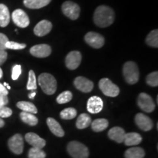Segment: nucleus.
<instances>
[{
  "label": "nucleus",
  "instance_id": "obj_8",
  "mask_svg": "<svg viewBox=\"0 0 158 158\" xmlns=\"http://www.w3.org/2000/svg\"><path fill=\"white\" fill-rule=\"evenodd\" d=\"M84 40L89 45L94 48H100L103 46L105 39L101 35L94 31H90L85 35Z\"/></svg>",
  "mask_w": 158,
  "mask_h": 158
},
{
  "label": "nucleus",
  "instance_id": "obj_37",
  "mask_svg": "<svg viewBox=\"0 0 158 158\" xmlns=\"http://www.w3.org/2000/svg\"><path fill=\"white\" fill-rule=\"evenodd\" d=\"M8 41V37L3 33H0V49H2V50L7 49L6 48V43Z\"/></svg>",
  "mask_w": 158,
  "mask_h": 158
},
{
  "label": "nucleus",
  "instance_id": "obj_24",
  "mask_svg": "<svg viewBox=\"0 0 158 158\" xmlns=\"http://www.w3.org/2000/svg\"><path fill=\"white\" fill-rule=\"evenodd\" d=\"M92 123V119L91 117L86 114H81L77 118L76 121V127L78 129H85L88 127Z\"/></svg>",
  "mask_w": 158,
  "mask_h": 158
},
{
  "label": "nucleus",
  "instance_id": "obj_28",
  "mask_svg": "<svg viewBox=\"0 0 158 158\" xmlns=\"http://www.w3.org/2000/svg\"><path fill=\"white\" fill-rule=\"evenodd\" d=\"M146 42L147 45L149 46L153 47V48H157L158 47V30L152 31L149 35H147Z\"/></svg>",
  "mask_w": 158,
  "mask_h": 158
},
{
  "label": "nucleus",
  "instance_id": "obj_2",
  "mask_svg": "<svg viewBox=\"0 0 158 158\" xmlns=\"http://www.w3.org/2000/svg\"><path fill=\"white\" fill-rule=\"evenodd\" d=\"M38 84L43 92L48 95L54 94L56 90L57 83L52 75L49 73H42L38 77Z\"/></svg>",
  "mask_w": 158,
  "mask_h": 158
},
{
  "label": "nucleus",
  "instance_id": "obj_44",
  "mask_svg": "<svg viewBox=\"0 0 158 158\" xmlns=\"http://www.w3.org/2000/svg\"><path fill=\"white\" fill-rule=\"evenodd\" d=\"M2 75H3L2 70L1 68H0V79H1V78H2Z\"/></svg>",
  "mask_w": 158,
  "mask_h": 158
},
{
  "label": "nucleus",
  "instance_id": "obj_23",
  "mask_svg": "<svg viewBox=\"0 0 158 158\" xmlns=\"http://www.w3.org/2000/svg\"><path fill=\"white\" fill-rule=\"evenodd\" d=\"M145 152L140 147H132L128 149L124 153L125 158H143Z\"/></svg>",
  "mask_w": 158,
  "mask_h": 158
},
{
  "label": "nucleus",
  "instance_id": "obj_29",
  "mask_svg": "<svg viewBox=\"0 0 158 158\" xmlns=\"http://www.w3.org/2000/svg\"><path fill=\"white\" fill-rule=\"evenodd\" d=\"M77 116V110L73 108H68L62 110L60 113L61 118L63 119H72Z\"/></svg>",
  "mask_w": 158,
  "mask_h": 158
},
{
  "label": "nucleus",
  "instance_id": "obj_12",
  "mask_svg": "<svg viewBox=\"0 0 158 158\" xmlns=\"http://www.w3.org/2000/svg\"><path fill=\"white\" fill-rule=\"evenodd\" d=\"M74 85L77 89L84 93H88L93 89L94 84L86 78L82 76H78L74 80Z\"/></svg>",
  "mask_w": 158,
  "mask_h": 158
},
{
  "label": "nucleus",
  "instance_id": "obj_13",
  "mask_svg": "<svg viewBox=\"0 0 158 158\" xmlns=\"http://www.w3.org/2000/svg\"><path fill=\"white\" fill-rule=\"evenodd\" d=\"M30 54L37 58H45L51 54V48L47 44H39L30 48Z\"/></svg>",
  "mask_w": 158,
  "mask_h": 158
},
{
  "label": "nucleus",
  "instance_id": "obj_20",
  "mask_svg": "<svg viewBox=\"0 0 158 158\" xmlns=\"http://www.w3.org/2000/svg\"><path fill=\"white\" fill-rule=\"evenodd\" d=\"M142 141V137L140 134L137 133H125L124 143L127 146H136L138 145Z\"/></svg>",
  "mask_w": 158,
  "mask_h": 158
},
{
  "label": "nucleus",
  "instance_id": "obj_14",
  "mask_svg": "<svg viewBox=\"0 0 158 158\" xmlns=\"http://www.w3.org/2000/svg\"><path fill=\"white\" fill-rule=\"evenodd\" d=\"M135 122L138 127L143 131H149L153 127V122L151 118L143 114L139 113L136 114Z\"/></svg>",
  "mask_w": 158,
  "mask_h": 158
},
{
  "label": "nucleus",
  "instance_id": "obj_9",
  "mask_svg": "<svg viewBox=\"0 0 158 158\" xmlns=\"http://www.w3.org/2000/svg\"><path fill=\"white\" fill-rule=\"evenodd\" d=\"M13 22L20 28H26L29 25V19L24 11L21 9H17L13 11L12 14Z\"/></svg>",
  "mask_w": 158,
  "mask_h": 158
},
{
  "label": "nucleus",
  "instance_id": "obj_7",
  "mask_svg": "<svg viewBox=\"0 0 158 158\" xmlns=\"http://www.w3.org/2000/svg\"><path fill=\"white\" fill-rule=\"evenodd\" d=\"M62 10L64 15L72 20H76L80 15V7L76 3L67 1L62 5Z\"/></svg>",
  "mask_w": 158,
  "mask_h": 158
},
{
  "label": "nucleus",
  "instance_id": "obj_5",
  "mask_svg": "<svg viewBox=\"0 0 158 158\" xmlns=\"http://www.w3.org/2000/svg\"><path fill=\"white\" fill-rule=\"evenodd\" d=\"M99 87L105 95L114 98L119 94V88L110 79L102 78L99 81Z\"/></svg>",
  "mask_w": 158,
  "mask_h": 158
},
{
  "label": "nucleus",
  "instance_id": "obj_26",
  "mask_svg": "<svg viewBox=\"0 0 158 158\" xmlns=\"http://www.w3.org/2000/svg\"><path fill=\"white\" fill-rule=\"evenodd\" d=\"M17 107L21 110L25 112H28L33 114L37 113V109L36 106L32 102L27 101H20L17 103Z\"/></svg>",
  "mask_w": 158,
  "mask_h": 158
},
{
  "label": "nucleus",
  "instance_id": "obj_22",
  "mask_svg": "<svg viewBox=\"0 0 158 158\" xmlns=\"http://www.w3.org/2000/svg\"><path fill=\"white\" fill-rule=\"evenodd\" d=\"M51 0H23V4L29 9H40L47 6Z\"/></svg>",
  "mask_w": 158,
  "mask_h": 158
},
{
  "label": "nucleus",
  "instance_id": "obj_33",
  "mask_svg": "<svg viewBox=\"0 0 158 158\" xmlns=\"http://www.w3.org/2000/svg\"><path fill=\"white\" fill-rule=\"evenodd\" d=\"M147 83L148 85L154 87L158 86V73L157 71L148 75L147 77Z\"/></svg>",
  "mask_w": 158,
  "mask_h": 158
},
{
  "label": "nucleus",
  "instance_id": "obj_4",
  "mask_svg": "<svg viewBox=\"0 0 158 158\" xmlns=\"http://www.w3.org/2000/svg\"><path fill=\"white\" fill-rule=\"evenodd\" d=\"M68 151L73 158H88L89 155L88 148L76 141H70L68 143Z\"/></svg>",
  "mask_w": 158,
  "mask_h": 158
},
{
  "label": "nucleus",
  "instance_id": "obj_42",
  "mask_svg": "<svg viewBox=\"0 0 158 158\" xmlns=\"http://www.w3.org/2000/svg\"><path fill=\"white\" fill-rule=\"evenodd\" d=\"M4 125H5V122H4L2 118H0V128L4 127Z\"/></svg>",
  "mask_w": 158,
  "mask_h": 158
},
{
  "label": "nucleus",
  "instance_id": "obj_16",
  "mask_svg": "<svg viewBox=\"0 0 158 158\" xmlns=\"http://www.w3.org/2000/svg\"><path fill=\"white\" fill-rule=\"evenodd\" d=\"M52 29V23L47 20L40 21L34 28V33L37 36L43 37L48 35Z\"/></svg>",
  "mask_w": 158,
  "mask_h": 158
},
{
  "label": "nucleus",
  "instance_id": "obj_36",
  "mask_svg": "<svg viewBox=\"0 0 158 158\" xmlns=\"http://www.w3.org/2000/svg\"><path fill=\"white\" fill-rule=\"evenodd\" d=\"M21 74V66L19 64L15 65L12 70V79L17 80L19 78L20 75Z\"/></svg>",
  "mask_w": 158,
  "mask_h": 158
},
{
  "label": "nucleus",
  "instance_id": "obj_31",
  "mask_svg": "<svg viewBox=\"0 0 158 158\" xmlns=\"http://www.w3.org/2000/svg\"><path fill=\"white\" fill-rule=\"evenodd\" d=\"M27 89L28 90H35L37 89V78L33 70H30L29 72V79Z\"/></svg>",
  "mask_w": 158,
  "mask_h": 158
},
{
  "label": "nucleus",
  "instance_id": "obj_27",
  "mask_svg": "<svg viewBox=\"0 0 158 158\" xmlns=\"http://www.w3.org/2000/svg\"><path fill=\"white\" fill-rule=\"evenodd\" d=\"M108 126V122L106 118H98L92 122V129L94 132H101Z\"/></svg>",
  "mask_w": 158,
  "mask_h": 158
},
{
  "label": "nucleus",
  "instance_id": "obj_34",
  "mask_svg": "<svg viewBox=\"0 0 158 158\" xmlns=\"http://www.w3.org/2000/svg\"><path fill=\"white\" fill-rule=\"evenodd\" d=\"M27 45L24 43H19L13 41H8L6 43V48L12 49V50H21V49L25 48Z\"/></svg>",
  "mask_w": 158,
  "mask_h": 158
},
{
  "label": "nucleus",
  "instance_id": "obj_41",
  "mask_svg": "<svg viewBox=\"0 0 158 158\" xmlns=\"http://www.w3.org/2000/svg\"><path fill=\"white\" fill-rule=\"evenodd\" d=\"M35 95H36V92H31V93H30V94H29V98H30V99H34Z\"/></svg>",
  "mask_w": 158,
  "mask_h": 158
},
{
  "label": "nucleus",
  "instance_id": "obj_19",
  "mask_svg": "<svg viewBox=\"0 0 158 158\" xmlns=\"http://www.w3.org/2000/svg\"><path fill=\"white\" fill-rule=\"evenodd\" d=\"M46 122L49 129L53 134H54L56 136H58V137H63L64 135V130H63L59 122H56L54 118L49 117L47 118Z\"/></svg>",
  "mask_w": 158,
  "mask_h": 158
},
{
  "label": "nucleus",
  "instance_id": "obj_21",
  "mask_svg": "<svg viewBox=\"0 0 158 158\" xmlns=\"http://www.w3.org/2000/svg\"><path fill=\"white\" fill-rule=\"evenodd\" d=\"M10 15L7 7L3 4H0V27H5L9 24Z\"/></svg>",
  "mask_w": 158,
  "mask_h": 158
},
{
  "label": "nucleus",
  "instance_id": "obj_43",
  "mask_svg": "<svg viewBox=\"0 0 158 158\" xmlns=\"http://www.w3.org/2000/svg\"><path fill=\"white\" fill-rule=\"evenodd\" d=\"M3 85H4V86H6V87H7L6 89H10V86L9 85L7 84V83H4Z\"/></svg>",
  "mask_w": 158,
  "mask_h": 158
},
{
  "label": "nucleus",
  "instance_id": "obj_1",
  "mask_svg": "<svg viewBox=\"0 0 158 158\" xmlns=\"http://www.w3.org/2000/svg\"><path fill=\"white\" fill-rule=\"evenodd\" d=\"M115 19L114 12L110 7L100 5L94 11V22L99 27H108L114 23Z\"/></svg>",
  "mask_w": 158,
  "mask_h": 158
},
{
  "label": "nucleus",
  "instance_id": "obj_17",
  "mask_svg": "<svg viewBox=\"0 0 158 158\" xmlns=\"http://www.w3.org/2000/svg\"><path fill=\"white\" fill-rule=\"evenodd\" d=\"M25 139L31 146H32V147L37 148V149H43L46 143L44 139L34 133L26 134Z\"/></svg>",
  "mask_w": 158,
  "mask_h": 158
},
{
  "label": "nucleus",
  "instance_id": "obj_11",
  "mask_svg": "<svg viewBox=\"0 0 158 158\" xmlns=\"http://www.w3.org/2000/svg\"><path fill=\"white\" fill-rule=\"evenodd\" d=\"M8 147L13 153L21 155L23 150V139L20 134H15L10 138L8 141Z\"/></svg>",
  "mask_w": 158,
  "mask_h": 158
},
{
  "label": "nucleus",
  "instance_id": "obj_32",
  "mask_svg": "<svg viewBox=\"0 0 158 158\" xmlns=\"http://www.w3.org/2000/svg\"><path fill=\"white\" fill-rule=\"evenodd\" d=\"M46 155L42 149H37V148L31 147L29 149L28 153L29 158H45Z\"/></svg>",
  "mask_w": 158,
  "mask_h": 158
},
{
  "label": "nucleus",
  "instance_id": "obj_6",
  "mask_svg": "<svg viewBox=\"0 0 158 158\" xmlns=\"http://www.w3.org/2000/svg\"><path fill=\"white\" fill-rule=\"evenodd\" d=\"M138 106L143 111L147 113H152L155 108V104L151 96L147 93L142 92L138 97Z\"/></svg>",
  "mask_w": 158,
  "mask_h": 158
},
{
  "label": "nucleus",
  "instance_id": "obj_40",
  "mask_svg": "<svg viewBox=\"0 0 158 158\" xmlns=\"http://www.w3.org/2000/svg\"><path fill=\"white\" fill-rule=\"evenodd\" d=\"M7 103H8L7 96L0 95V106H6Z\"/></svg>",
  "mask_w": 158,
  "mask_h": 158
},
{
  "label": "nucleus",
  "instance_id": "obj_3",
  "mask_svg": "<svg viewBox=\"0 0 158 158\" xmlns=\"http://www.w3.org/2000/svg\"><path fill=\"white\" fill-rule=\"evenodd\" d=\"M123 75L128 84H136L139 79V71L137 64L134 62H126L123 67Z\"/></svg>",
  "mask_w": 158,
  "mask_h": 158
},
{
  "label": "nucleus",
  "instance_id": "obj_15",
  "mask_svg": "<svg viewBox=\"0 0 158 158\" xmlns=\"http://www.w3.org/2000/svg\"><path fill=\"white\" fill-rule=\"evenodd\" d=\"M103 108V101L98 96L91 97L87 102V110L91 114L100 113Z\"/></svg>",
  "mask_w": 158,
  "mask_h": 158
},
{
  "label": "nucleus",
  "instance_id": "obj_39",
  "mask_svg": "<svg viewBox=\"0 0 158 158\" xmlns=\"http://www.w3.org/2000/svg\"><path fill=\"white\" fill-rule=\"evenodd\" d=\"M7 94H8V91L3 84L0 83V95L7 96Z\"/></svg>",
  "mask_w": 158,
  "mask_h": 158
},
{
  "label": "nucleus",
  "instance_id": "obj_25",
  "mask_svg": "<svg viewBox=\"0 0 158 158\" xmlns=\"http://www.w3.org/2000/svg\"><path fill=\"white\" fill-rule=\"evenodd\" d=\"M20 117L23 122L30 126H35L38 123V119L33 114L22 111L20 114Z\"/></svg>",
  "mask_w": 158,
  "mask_h": 158
},
{
  "label": "nucleus",
  "instance_id": "obj_38",
  "mask_svg": "<svg viewBox=\"0 0 158 158\" xmlns=\"http://www.w3.org/2000/svg\"><path fill=\"white\" fill-rule=\"evenodd\" d=\"M7 59V53L5 50L0 49V65L3 64Z\"/></svg>",
  "mask_w": 158,
  "mask_h": 158
},
{
  "label": "nucleus",
  "instance_id": "obj_10",
  "mask_svg": "<svg viewBox=\"0 0 158 158\" xmlns=\"http://www.w3.org/2000/svg\"><path fill=\"white\" fill-rule=\"evenodd\" d=\"M81 54L79 51H71L67 55L65 59V64L66 67L70 70H76L78 68V66L81 62Z\"/></svg>",
  "mask_w": 158,
  "mask_h": 158
},
{
  "label": "nucleus",
  "instance_id": "obj_18",
  "mask_svg": "<svg viewBox=\"0 0 158 158\" xmlns=\"http://www.w3.org/2000/svg\"><path fill=\"white\" fill-rule=\"evenodd\" d=\"M108 137L110 139L115 141L117 143H121L124 142V136H125V132L122 129V127H115L111 128L109 131H108Z\"/></svg>",
  "mask_w": 158,
  "mask_h": 158
},
{
  "label": "nucleus",
  "instance_id": "obj_30",
  "mask_svg": "<svg viewBox=\"0 0 158 158\" xmlns=\"http://www.w3.org/2000/svg\"><path fill=\"white\" fill-rule=\"evenodd\" d=\"M73 98V94L70 91H65L57 97L56 101L59 104H64L70 102Z\"/></svg>",
  "mask_w": 158,
  "mask_h": 158
},
{
  "label": "nucleus",
  "instance_id": "obj_35",
  "mask_svg": "<svg viewBox=\"0 0 158 158\" xmlns=\"http://www.w3.org/2000/svg\"><path fill=\"white\" fill-rule=\"evenodd\" d=\"M13 114L10 108L5 106H0V118L10 117Z\"/></svg>",
  "mask_w": 158,
  "mask_h": 158
}]
</instances>
